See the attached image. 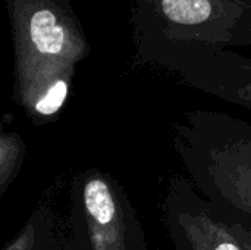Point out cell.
Returning a JSON list of instances; mask_svg holds the SVG:
<instances>
[{
  "label": "cell",
  "instance_id": "2",
  "mask_svg": "<svg viewBox=\"0 0 251 250\" xmlns=\"http://www.w3.org/2000/svg\"><path fill=\"white\" fill-rule=\"evenodd\" d=\"M131 24L146 63L172 50L251 47V0H132Z\"/></svg>",
  "mask_w": 251,
  "mask_h": 250
},
{
  "label": "cell",
  "instance_id": "4",
  "mask_svg": "<svg viewBox=\"0 0 251 250\" xmlns=\"http://www.w3.org/2000/svg\"><path fill=\"white\" fill-rule=\"evenodd\" d=\"M147 63L204 94L251 111V56L234 49H182L156 55Z\"/></svg>",
  "mask_w": 251,
  "mask_h": 250
},
{
  "label": "cell",
  "instance_id": "3",
  "mask_svg": "<svg viewBox=\"0 0 251 250\" xmlns=\"http://www.w3.org/2000/svg\"><path fill=\"white\" fill-rule=\"evenodd\" d=\"M68 215L79 250H149L131 197L109 172L87 168L74 177Z\"/></svg>",
  "mask_w": 251,
  "mask_h": 250
},
{
  "label": "cell",
  "instance_id": "1",
  "mask_svg": "<svg viewBox=\"0 0 251 250\" xmlns=\"http://www.w3.org/2000/svg\"><path fill=\"white\" fill-rule=\"evenodd\" d=\"M13 44V99L34 124L63 108L76 65L90 55L71 0H6Z\"/></svg>",
  "mask_w": 251,
  "mask_h": 250
},
{
  "label": "cell",
  "instance_id": "8",
  "mask_svg": "<svg viewBox=\"0 0 251 250\" xmlns=\"http://www.w3.org/2000/svg\"><path fill=\"white\" fill-rule=\"evenodd\" d=\"M226 224L229 225L232 234L244 246V249L251 250V225L243 224V222H226Z\"/></svg>",
  "mask_w": 251,
  "mask_h": 250
},
{
  "label": "cell",
  "instance_id": "7",
  "mask_svg": "<svg viewBox=\"0 0 251 250\" xmlns=\"http://www.w3.org/2000/svg\"><path fill=\"white\" fill-rule=\"evenodd\" d=\"M25 143L15 131L0 130V196L16 180L25 159Z\"/></svg>",
  "mask_w": 251,
  "mask_h": 250
},
{
  "label": "cell",
  "instance_id": "5",
  "mask_svg": "<svg viewBox=\"0 0 251 250\" xmlns=\"http://www.w3.org/2000/svg\"><path fill=\"white\" fill-rule=\"evenodd\" d=\"M162 217L174 250H246L188 177L169 178Z\"/></svg>",
  "mask_w": 251,
  "mask_h": 250
},
{
  "label": "cell",
  "instance_id": "6",
  "mask_svg": "<svg viewBox=\"0 0 251 250\" xmlns=\"http://www.w3.org/2000/svg\"><path fill=\"white\" fill-rule=\"evenodd\" d=\"M60 183H53L40 196L31 215L3 250H79L68 209L59 205Z\"/></svg>",
  "mask_w": 251,
  "mask_h": 250
}]
</instances>
